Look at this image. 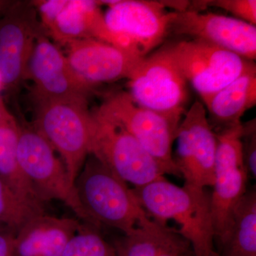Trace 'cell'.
Instances as JSON below:
<instances>
[{
  "mask_svg": "<svg viewBox=\"0 0 256 256\" xmlns=\"http://www.w3.org/2000/svg\"><path fill=\"white\" fill-rule=\"evenodd\" d=\"M64 45L86 38L104 41L110 34L104 13L96 1L68 0L48 30Z\"/></svg>",
  "mask_w": 256,
  "mask_h": 256,
  "instance_id": "cell-18",
  "label": "cell"
},
{
  "mask_svg": "<svg viewBox=\"0 0 256 256\" xmlns=\"http://www.w3.org/2000/svg\"><path fill=\"white\" fill-rule=\"evenodd\" d=\"M15 235L10 229H0V256H14Z\"/></svg>",
  "mask_w": 256,
  "mask_h": 256,
  "instance_id": "cell-27",
  "label": "cell"
},
{
  "mask_svg": "<svg viewBox=\"0 0 256 256\" xmlns=\"http://www.w3.org/2000/svg\"><path fill=\"white\" fill-rule=\"evenodd\" d=\"M162 48L203 104L242 74L256 68L252 60L200 40H182Z\"/></svg>",
  "mask_w": 256,
  "mask_h": 256,
  "instance_id": "cell-5",
  "label": "cell"
},
{
  "mask_svg": "<svg viewBox=\"0 0 256 256\" xmlns=\"http://www.w3.org/2000/svg\"><path fill=\"white\" fill-rule=\"evenodd\" d=\"M68 0H42L35 1V8L41 18L42 25L50 30L53 26L58 15L68 3Z\"/></svg>",
  "mask_w": 256,
  "mask_h": 256,
  "instance_id": "cell-26",
  "label": "cell"
},
{
  "mask_svg": "<svg viewBox=\"0 0 256 256\" xmlns=\"http://www.w3.org/2000/svg\"><path fill=\"white\" fill-rule=\"evenodd\" d=\"M62 256H117L95 227L82 226L69 240Z\"/></svg>",
  "mask_w": 256,
  "mask_h": 256,
  "instance_id": "cell-23",
  "label": "cell"
},
{
  "mask_svg": "<svg viewBox=\"0 0 256 256\" xmlns=\"http://www.w3.org/2000/svg\"><path fill=\"white\" fill-rule=\"evenodd\" d=\"M214 256H220V254H218V252H216L215 255Z\"/></svg>",
  "mask_w": 256,
  "mask_h": 256,
  "instance_id": "cell-32",
  "label": "cell"
},
{
  "mask_svg": "<svg viewBox=\"0 0 256 256\" xmlns=\"http://www.w3.org/2000/svg\"><path fill=\"white\" fill-rule=\"evenodd\" d=\"M18 134L20 126L12 116L0 122V180L20 198L44 212V203L18 163Z\"/></svg>",
  "mask_w": 256,
  "mask_h": 256,
  "instance_id": "cell-19",
  "label": "cell"
},
{
  "mask_svg": "<svg viewBox=\"0 0 256 256\" xmlns=\"http://www.w3.org/2000/svg\"><path fill=\"white\" fill-rule=\"evenodd\" d=\"M35 129L60 154L75 183L90 154L92 118L87 101L38 100Z\"/></svg>",
  "mask_w": 256,
  "mask_h": 256,
  "instance_id": "cell-3",
  "label": "cell"
},
{
  "mask_svg": "<svg viewBox=\"0 0 256 256\" xmlns=\"http://www.w3.org/2000/svg\"><path fill=\"white\" fill-rule=\"evenodd\" d=\"M220 256H256V192L247 191L234 208L228 228L220 240Z\"/></svg>",
  "mask_w": 256,
  "mask_h": 256,
  "instance_id": "cell-20",
  "label": "cell"
},
{
  "mask_svg": "<svg viewBox=\"0 0 256 256\" xmlns=\"http://www.w3.org/2000/svg\"><path fill=\"white\" fill-rule=\"evenodd\" d=\"M100 107L137 140L165 174L181 176L172 148L178 128L169 120L138 106L126 92L110 94Z\"/></svg>",
  "mask_w": 256,
  "mask_h": 256,
  "instance_id": "cell-8",
  "label": "cell"
},
{
  "mask_svg": "<svg viewBox=\"0 0 256 256\" xmlns=\"http://www.w3.org/2000/svg\"><path fill=\"white\" fill-rule=\"evenodd\" d=\"M169 32L200 40L248 60L256 58V28L233 18L200 12H172Z\"/></svg>",
  "mask_w": 256,
  "mask_h": 256,
  "instance_id": "cell-12",
  "label": "cell"
},
{
  "mask_svg": "<svg viewBox=\"0 0 256 256\" xmlns=\"http://www.w3.org/2000/svg\"><path fill=\"white\" fill-rule=\"evenodd\" d=\"M132 191L150 217L180 226L176 232L190 242L194 256L215 255L210 194L206 188L178 186L164 178Z\"/></svg>",
  "mask_w": 256,
  "mask_h": 256,
  "instance_id": "cell-1",
  "label": "cell"
},
{
  "mask_svg": "<svg viewBox=\"0 0 256 256\" xmlns=\"http://www.w3.org/2000/svg\"><path fill=\"white\" fill-rule=\"evenodd\" d=\"M44 212L20 198L0 180V226L15 234L36 216Z\"/></svg>",
  "mask_w": 256,
  "mask_h": 256,
  "instance_id": "cell-22",
  "label": "cell"
},
{
  "mask_svg": "<svg viewBox=\"0 0 256 256\" xmlns=\"http://www.w3.org/2000/svg\"><path fill=\"white\" fill-rule=\"evenodd\" d=\"M182 238L168 224L149 218L114 245L117 256H158Z\"/></svg>",
  "mask_w": 256,
  "mask_h": 256,
  "instance_id": "cell-21",
  "label": "cell"
},
{
  "mask_svg": "<svg viewBox=\"0 0 256 256\" xmlns=\"http://www.w3.org/2000/svg\"><path fill=\"white\" fill-rule=\"evenodd\" d=\"M158 256H194L191 245L182 237L176 244Z\"/></svg>",
  "mask_w": 256,
  "mask_h": 256,
  "instance_id": "cell-28",
  "label": "cell"
},
{
  "mask_svg": "<svg viewBox=\"0 0 256 256\" xmlns=\"http://www.w3.org/2000/svg\"><path fill=\"white\" fill-rule=\"evenodd\" d=\"M242 124L216 132L217 150L210 206L215 238L218 242L228 228L234 208L248 191L249 176L242 160Z\"/></svg>",
  "mask_w": 256,
  "mask_h": 256,
  "instance_id": "cell-10",
  "label": "cell"
},
{
  "mask_svg": "<svg viewBox=\"0 0 256 256\" xmlns=\"http://www.w3.org/2000/svg\"><path fill=\"white\" fill-rule=\"evenodd\" d=\"M92 114L90 154L134 188L165 178L154 158L117 121L100 107Z\"/></svg>",
  "mask_w": 256,
  "mask_h": 256,
  "instance_id": "cell-4",
  "label": "cell"
},
{
  "mask_svg": "<svg viewBox=\"0 0 256 256\" xmlns=\"http://www.w3.org/2000/svg\"><path fill=\"white\" fill-rule=\"evenodd\" d=\"M74 184L94 226L104 224L128 235L150 218L132 188L92 154L88 156Z\"/></svg>",
  "mask_w": 256,
  "mask_h": 256,
  "instance_id": "cell-2",
  "label": "cell"
},
{
  "mask_svg": "<svg viewBox=\"0 0 256 256\" xmlns=\"http://www.w3.org/2000/svg\"><path fill=\"white\" fill-rule=\"evenodd\" d=\"M188 82L162 48L146 56L128 78V94L138 106L178 127L186 112Z\"/></svg>",
  "mask_w": 256,
  "mask_h": 256,
  "instance_id": "cell-6",
  "label": "cell"
},
{
  "mask_svg": "<svg viewBox=\"0 0 256 256\" xmlns=\"http://www.w3.org/2000/svg\"><path fill=\"white\" fill-rule=\"evenodd\" d=\"M174 158L185 186L206 188L214 182L216 134L204 106L196 100L186 110L178 130Z\"/></svg>",
  "mask_w": 256,
  "mask_h": 256,
  "instance_id": "cell-9",
  "label": "cell"
},
{
  "mask_svg": "<svg viewBox=\"0 0 256 256\" xmlns=\"http://www.w3.org/2000/svg\"><path fill=\"white\" fill-rule=\"evenodd\" d=\"M208 6H215L233 15V18L242 21L256 24V0H214V1L190 2L188 10L198 11Z\"/></svg>",
  "mask_w": 256,
  "mask_h": 256,
  "instance_id": "cell-24",
  "label": "cell"
},
{
  "mask_svg": "<svg viewBox=\"0 0 256 256\" xmlns=\"http://www.w3.org/2000/svg\"><path fill=\"white\" fill-rule=\"evenodd\" d=\"M34 9L30 4L12 2L0 18V74L3 89L14 88L28 74L35 42L43 33Z\"/></svg>",
  "mask_w": 256,
  "mask_h": 256,
  "instance_id": "cell-14",
  "label": "cell"
},
{
  "mask_svg": "<svg viewBox=\"0 0 256 256\" xmlns=\"http://www.w3.org/2000/svg\"><path fill=\"white\" fill-rule=\"evenodd\" d=\"M3 89V82L2 79L1 74H0V92H1L2 90Z\"/></svg>",
  "mask_w": 256,
  "mask_h": 256,
  "instance_id": "cell-31",
  "label": "cell"
},
{
  "mask_svg": "<svg viewBox=\"0 0 256 256\" xmlns=\"http://www.w3.org/2000/svg\"><path fill=\"white\" fill-rule=\"evenodd\" d=\"M18 158L22 170L44 203L63 202L79 218L94 226L79 201L63 161L35 128L20 127Z\"/></svg>",
  "mask_w": 256,
  "mask_h": 256,
  "instance_id": "cell-7",
  "label": "cell"
},
{
  "mask_svg": "<svg viewBox=\"0 0 256 256\" xmlns=\"http://www.w3.org/2000/svg\"><path fill=\"white\" fill-rule=\"evenodd\" d=\"M12 2L9 1H0V18L4 12L5 10L8 9V6L11 4Z\"/></svg>",
  "mask_w": 256,
  "mask_h": 256,
  "instance_id": "cell-30",
  "label": "cell"
},
{
  "mask_svg": "<svg viewBox=\"0 0 256 256\" xmlns=\"http://www.w3.org/2000/svg\"><path fill=\"white\" fill-rule=\"evenodd\" d=\"M3 228H4V227H2V228H1V226H0V229Z\"/></svg>",
  "mask_w": 256,
  "mask_h": 256,
  "instance_id": "cell-33",
  "label": "cell"
},
{
  "mask_svg": "<svg viewBox=\"0 0 256 256\" xmlns=\"http://www.w3.org/2000/svg\"><path fill=\"white\" fill-rule=\"evenodd\" d=\"M10 116H12V114L6 110L2 100L0 98V122L9 118Z\"/></svg>",
  "mask_w": 256,
  "mask_h": 256,
  "instance_id": "cell-29",
  "label": "cell"
},
{
  "mask_svg": "<svg viewBox=\"0 0 256 256\" xmlns=\"http://www.w3.org/2000/svg\"><path fill=\"white\" fill-rule=\"evenodd\" d=\"M67 48L66 57L74 72L94 86L128 79L143 58L94 38L72 42Z\"/></svg>",
  "mask_w": 256,
  "mask_h": 256,
  "instance_id": "cell-15",
  "label": "cell"
},
{
  "mask_svg": "<svg viewBox=\"0 0 256 256\" xmlns=\"http://www.w3.org/2000/svg\"><path fill=\"white\" fill-rule=\"evenodd\" d=\"M80 226L73 218L36 216L15 235L14 256H62Z\"/></svg>",
  "mask_w": 256,
  "mask_h": 256,
  "instance_id": "cell-16",
  "label": "cell"
},
{
  "mask_svg": "<svg viewBox=\"0 0 256 256\" xmlns=\"http://www.w3.org/2000/svg\"><path fill=\"white\" fill-rule=\"evenodd\" d=\"M108 5L104 18L109 28L126 38L138 56L144 58L164 41L169 33L172 12L161 1H99Z\"/></svg>",
  "mask_w": 256,
  "mask_h": 256,
  "instance_id": "cell-11",
  "label": "cell"
},
{
  "mask_svg": "<svg viewBox=\"0 0 256 256\" xmlns=\"http://www.w3.org/2000/svg\"><path fill=\"white\" fill-rule=\"evenodd\" d=\"M242 148L244 166L248 176H256V119L242 124Z\"/></svg>",
  "mask_w": 256,
  "mask_h": 256,
  "instance_id": "cell-25",
  "label": "cell"
},
{
  "mask_svg": "<svg viewBox=\"0 0 256 256\" xmlns=\"http://www.w3.org/2000/svg\"><path fill=\"white\" fill-rule=\"evenodd\" d=\"M256 105V68L242 74L204 104L215 132L242 124V118Z\"/></svg>",
  "mask_w": 256,
  "mask_h": 256,
  "instance_id": "cell-17",
  "label": "cell"
},
{
  "mask_svg": "<svg viewBox=\"0 0 256 256\" xmlns=\"http://www.w3.org/2000/svg\"><path fill=\"white\" fill-rule=\"evenodd\" d=\"M26 76L34 84L38 100L87 101L94 87L74 72L66 56L44 33L35 42Z\"/></svg>",
  "mask_w": 256,
  "mask_h": 256,
  "instance_id": "cell-13",
  "label": "cell"
}]
</instances>
